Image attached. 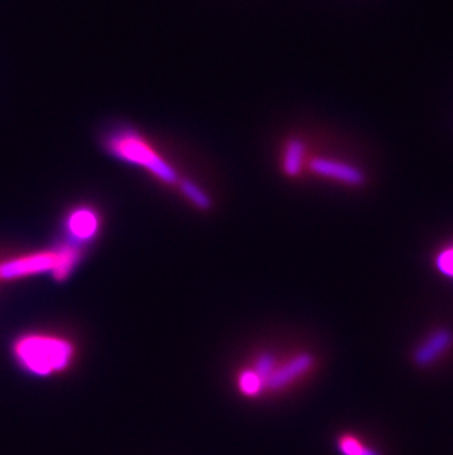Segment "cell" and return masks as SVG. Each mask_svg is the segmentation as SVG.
<instances>
[{"label": "cell", "instance_id": "cell-7", "mask_svg": "<svg viewBox=\"0 0 453 455\" xmlns=\"http://www.w3.org/2000/svg\"><path fill=\"white\" fill-rule=\"evenodd\" d=\"M452 331H448V329H439V331H433L432 335H428L423 344L415 349V364L419 365V367L432 365L434 361L439 360L452 347Z\"/></svg>", "mask_w": 453, "mask_h": 455}, {"label": "cell", "instance_id": "cell-3", "mask_svg": "<svg viewBox=\"0 0 453 455\" xmlns=\"http://www.w3.org/2000/svg\"><path fill=\"white\" fill-rule=\"evenodd\" d=\"M58 252L56 250L30 253L26 257L13 258L0 264V279L15 280L28 275L53 271Z\"/></svg>", "mask_w": 453, "mask_h": 455}, {"label": "cell", "instance_id": "cell-4", "mask_svg": "<svg viewBox=\"0 0 453 455\" xmlns=\"http://www.w3.org/2000/svg\"><path fill=\"white\" fill-rule=\"evenodd\" d=\"M309 170L317 176L338 181L343 185L362 186L365 183V174L361 172L360 168L338 161V159L317 156L309 161Z\"/></svg>", "mask_w": 453, "mask_h": 455}, {"label": "cell", "instance_id": "cell-2", "mask_svg": "<svg viewBox=\"0 0 453 455\" xmlns=\"http://www.w3.org/2000/svg\"><path fill=\"white\" fill-rule=\"evenodd\" d=\"M13 355L28 373L47 378L73 364L76 347L60 336L26 335L13 344Z\"/></svg>", "mask_w": 453, "mask_h": 455}, {"label": "cell", "instance_id": "cell-12", "mask_svg": "<svg viewBox=\"0 0 453 455\" xmlns=\"http://www.w3.org/2000/svg\"><path fill=\"white\" fill-rule=\"evenodd\" d=\"M436 267L441 275L453 279V246L439 252L436 257Z\"/></svg>", "mask_w": 453, "mask_h": 455}, {"label": "cell", "instance_id": "cell-10", "mask_svg": "<svg viewBox=\"0 0 453 455\" xmlns=\"http://www.w3.org/2000/svg\"><path fill=\"white\" fill-rule=\"evenodd\" d=\"M179 189L186 196V199H188L199 210H210L211 206H212V201H211L208 194H206L205 190L201 189V186H197L195 181L180 179Z\"/></svg>", "mask_w": 453, "mask_h": 455}, {"label": "cell", "instance_id": "cell-8", "mask_svg": "<svg viewBox=\"0 0 453 455\" xmlns=\"http://www.w3.org/2000/svg\"><path fill=\"white\" fill-rule=\"evenodd\" d=\"M306 158V148L300 139H291L282 152V167L287 177H298L302 172Z\"/></svg>", "mask_w": 453, "mask_h": 455}, {"label": "cell", "instance_id": "cell-6", "mask_svg": "<svg viewBox=\"0 0 453 455\" xmlns=\"http://www.w3.org/2000/svg\"><path fill=\"white\" fill-rule=\"evenodd\" d=\"M314 356L311 354H298L291 356L282 364H275L270 376L266 379V389L270 391H282L284 387H290L298 379L302 378L313 369Z\"/></svg>", "mask_w": 453, "mask_h": 455}, {"label": "cell", "instance_id": "cell-11", "mask_svg": "<svg viewBox=\"0 0 453 455\" xmlns=\"http://www.w3.org/2000/svg\"><path fill=\"white\" fill-rule=\"evenodd\" d=\"M338 451L342 455H380L372 448H368L361 443L360 439L352 435H343L338 439Z\"/></svg>", "mask_w": 453, "mask_h": 455}, {"label": "cell", "instance_id": "cell-1", "mask_svg": "<svg viewBox=\"0 0 453 455\" xmlns=\"http://www.w3.org/2000/svg\"><path fill=\"white\" fill-rule=\"evenodd\" d=\"M105 149L123 163L143 168L163 185L179 186L180 176L176 168L137 130L130 127L112 130L105 138Z\"/></svg>", "mask_w": 453, "mask_h": 455}, {"label": "cell", "instance_id": "cell-5", "mask_svg": "<svg viewBox=\"0 0 453 455\" xmlns=\"http://www.w3.org/2000/svg\"><path fill=\"white\" fill-rule=\"evenodd\" d=\"M65 228L71 237V243L83 246L98 236L100 219L93 208L78 206L74 208L65 220Z\"/></svg>", "mask_w": 453, "mask_h": 455}, {"label": "cell", "instance_id": "cell-9", "mask_svg": "<svg viewBox=\"0 0 453 455\" xmlns=\"http://www.w3.org/2000/svg\"><path fill=\"white\" fill-rule=\"evenodd\" d=\"M237 387L244 396L255 398L266 389V382L255 370L244 369L237 376Z\"/></svg>", "mask_w": 453, "mask_h": 455}]
</instances>
